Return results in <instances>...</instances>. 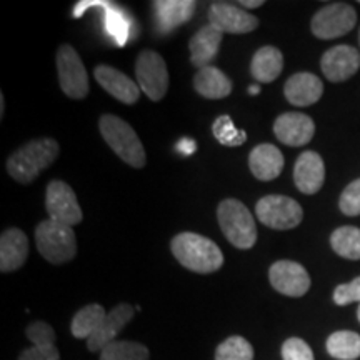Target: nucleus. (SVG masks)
Returning a JSON list of instances; mask_svg holds the SVG:
<instances>
[{
	"instance_id": "f257e3e1",
	"label": "nucleus",
	"mask_w": 360,
	"mask_h": 360,
	"mask_svg": "<svg viewBox=\"0 0 360 360\" xmlns=\"http://www.w3.org/2000/svg\"><path fill=\"white\" fill-rule=\"evenodd\" d=\"M177 262L195 274H214L224 265V254L214 240L195 232L177 233L170 242Z\"/></svg>"
},
{
	"instance_id": "f03ea898",
	"label": "nucleus",
	"mask_w": 360,
	"mask_h": 360,
	"mask_svg": "<svg viewBox=\"0 0 360 360\" xmlns=\"http://www.w3.org/2000/svg\"><path fill=\"white\" fill-rule=\"evenodd\" d=\"M60 154L57 141L51 137H40L17 148L7 160V172L19 184H32L40 172L51 167Z\"/></svg>"
},
{
	"instance_id": "7ed1b4c3",
	"label": "nucleus",
	"mask_w": 360,
	"mask_h": 360,
	"mask_svg": "<svg viewBox=\"0 0 360 360\" xmlns=\"http://www.w3.org/2000/svg\"><path fill=\"white\" fill-rule=\"evenodd\" d=\"M98 129L103 141L107 142L114 154L122 159L125 164H129L134 169L146 167L147 155L141 139L135 134V130L117 115L105 114L98 120Z\"/></svg>"
},
{
	"instance_id": "20e7f679",
	"label": "nucleus",
	"mask_w": 360,
	"mask_h": 360,
	"mask_svg": "<svg viewBox=\"0 0 360 360\" xmlns=\"http://www.w3.org/2000/svg\"><path fill=\"white\" fill-rule=\"evenodd\" d=\"M219 225L225 238L240 250H249L257 242V227L250 210L237 199H225L217 207Z\"/></svg>"
},
{
	"instance_id": "39448f33",
	"label": "nucleus",
	"mask_w": 360,
	"mask_h": 360,
	"mask_svg": "<svg viewBox=\"0 0 360 360\" xmlns=\"http://www.w3.org/2000/svg\"><path fill=\"white\" fill-rule=\"evenodd\" d=\"M35 242L40 255L53 265H62L74 260L77 254V238L74 227L56 222L49 219L44 220L35 229Z\"/></svg>"
},
{
	"instance_id": "423d86ee",
	"label": "nucleus",
	"mask_w": 360,
	"mask_h": 360,
	"mask_svg": "<svg viewBox=\"0 0 360 360\" xmlns=\"http://www.w3.org/2000/svg\"><path fill=\"white\" fill-rule=\"evenodd\" d=\"M58 85L67 97L74 101H82L89 96V77L84 62L74 47L64 44L58 47L56 56Z\"/></svg>"
},
{
	"instance_id": "0eeeda50",
	"label": "nucleus",
	"mask_w": 360,
	"mask_h": 360,
	"mask_svg": "<svg viewBox=\"0 0 360 360\" xmlns=\"http://www.w3.org/2000/svg\"><path fill=\"white\" fill-rule=\"evenodd\" d=\"M255 215L274 231H290L302 222L304 210L300 204L287 195H265L255 205Z\"/></svg>"
},
{
	"instance_id": "6e6552de",
	"label": "nucleus",
	"mask_w": 360,
	"mask_h": 360,
	"mask_svg": "<svg viewBox=\"0 0 360 360\" xmlns=\"http://www.w3.org/2000/svg\"><path fill=\"white\" fill-rule=\"evenodd\" d=\"M357 24V12L344 2L328 4L310 20V29L317 39L332 40L347 35Z\"/></svg>"
},
{
	"instance_id": "1a4fd4ad",
	"label": "nucleus",
	"mask_w": 360,
	"mask_h": 360,
	"mask_svg": "<svg viewBox=\"0 0 360 360\" xmlns=\"http://www.w3.org/2000/svg\"><path fill=\"white\" fill-rule=\"evenodd\" d=\"M137 85L150 101L159 102L169 90V72L160 53L143 51L135 62Z\"/></svg>"
},
{
	"instance_id": "9d476101",
	"label": "nucleus",
	"mask_w": 360,
	"mask_h": 360,
	"mask_svg": "<svg viewBox=\"0 0 360 360\" xmlns=\"http://www.w3.org/2000/svg\"><path fill=\"white\" fill-rule=\"evenodd\" d=\"M45 209L49 219L56 222L74 227L82 222V210H80L77 195L74 188L64 180H52L45 191Z\"/></svg>"
},
{
	"instance_id": "9b49d317",
	"label": "nucleus",
	"mask_w": 360,
	"mask_h": 360,
	"mask_svg": "<svg viewBox=\"0 0 360 360\" xmlns=\"http://www.w3.org/2000/svg\"><path fill=\"white\" fill-rule=\"evenodd\" d=\"M270 285L278 294L287 297H302L310 289V276L304 265L292 260H278L269 270Z\"/></svg>"
},
{
	"instance_id": "f8f14e48",
	"label": "nucleus",
	"mask_w": 360,
	"mask_h": 360,
	"mask_svg": "<svg viewBox=\"0 0 360 360\" xmlns=\"http://www.w3.org/2000/svg\"><path fill=\"white\" fill-rule=\"evenodd\" d=\"M209 24L222 34H249L259 27V19L229 2H214L209 8Z\"/></svg>"
},
{
	"instance_id": "ddd939ff",
	"label": "nucleus",
	"mask_w": 360,
	"mask_h": 360,
	"mask_svg": "<svg viewBox=\"0 0 360 360\" xmlns=\"http://www.w3.org/2000/svg\"><path fill=\"white\" fill-rule=\"evenodd\" d=\"M321 69L330 82H345L360 69V52L350 45H335L322 56Z\"/></svg>"
},
{
	"instance_id": "4468645a",
	"label": "nucleus",
	"mask_w": 360,
	"mask_h": 360,
	"mask_svg": "<svg viewBox=\"0 0 360 360\" xmlns=\"http://www.w3.org/2000/svg\"><path fill=\"white\" fill-rule=\"evenodd\" d=\"M274 134L285 146L302 147L314 139L315 124L309 115L300 112H285L274 122Z\"/></svg>"
},
{
	"instance_id": "2eb2a0df",
	"label": "nucleus",
	"mask_w": 360,
	"mask_h": 360,
	"mask_svg": "<svg viewBox=\"0 0 360 360\" xmlns=\"http://www.w3.org/2000/svg\"><path fill=\"white\" fill-rule=\"evenodd\" d=\"M134 314L135 309L129 304H119L117 307L112 309L105 315V319H103L101 327L96 330V334L87 340V347L90 352H102L107 345L115 342V337L132 321Z\"/></svg>"
},
{
	"instance_id": "dca6fc26",
	"label": "nucleus",
	"mask_w": 360,
	"mask_h": 360,
	"mask_svg": "<svg viewBox=\"0 0 360 360\" xmlns=\"http://www.w3.org/2000/svg\"><path fill=\"white\" fill-rule=\"evenodd\" d=\"M295 187L305 195H314L326 182V164L317 152L307 150L299 155L294 167Z\"/></svg>"
},
{
	"instance_id": "f3484780",
	"label": "nucleus",
	"mask_w": 360,
	"mask_h": 360,
	"mask_svg": "<svg viewBox=\"0 0 360 360\" xmlns=\"http://www.w3.org/2000/svg\"><path fill=\"white\" fill-rule=\"evenodd\" d=\"M94 77L105 92H109L119 102L134 105L141 97V87L132 79L127 77L124 72L117 70L114 67L97 65L94 70Z\"/></svg>"
},
{
	"instance_id": "a211bd4d",
	"label": "nucleus",
	"mask_w": 360,
	"mask_h": 360,
	"mask_svg": "<svg viewBox=\"0 0 360 360\" xmlns=\"http://www.w3.org/2000/svg\"><path fill=\"white\" fill-rule=\"evenodd\" d=\"M32 347L25 349L19 360H60V352L56 345V332L45 322H32L25 330Z\"/></svg>"
},
{
	"instance_id": "6ab92c4d",
	"label": "nucleus",
	"mask_w": 360,
	"mask_h": 360,
	"mask_svg": "<svg viewBox=\"0 0 360 360\" xmlns=\"http://www.w3.org/2000/svg\"><path fill=\"white\" fill-rule=\"evenodd\" d=\"M283 94L287 101L295 107H309L321 101L323 94V84L317 75L310 72L294 74L283 85Z\"/></svg>"
},
{
	"instance_id": "aec40b11",
	"label": "nucleus",
	"mask_w": 360,
	"mask_h": 360,
	"mask_svg": "<svg viewBox=\"0 0 360 360\" xmlns=\"http://www.w3.org/2000/svg\"><path fill=\"white\" fill-rule=\"evenodd\" d=\"M224 34L214 25L207 24L202 29L193 34V37L188 42V51H191V62L197 69H205L210 65V62L217 57L220 44H222Z\"/></svg>"
},
{
	"instance_id": "412c9836",
	"label": "nucleus",
	"mask_w": 360,
	"mask_h": 360,
	"mask_svg": "<svg viewBox=\"0 0 360 360\" xmlns=\"http://www.w3.org/2000/svg\"><path fill=\"white\" fill-rule=\"evenodd\" d=\"M29 255V238L20 229H7L0 237V270L4 274L19 270Z\"/></svg>"
},
{
	"instance_id": "4be33fe9",
	"label": "nucleus",
	"mask_w": 360,
	"mask_h": 360,
	"mask_svg": "<svg viewBox=\"0 0 360 360\" xmlns=\"http://www.w3.org/2000/svg\"><path fill=\"white\" fill-rule=\"evenodd\" d=\"M195 7L197 4L192 0H157L154 2V12L159 32L167 34L187 24L195 12Z\"/></svg>"
},
{
	"instance_id": "5701e85b",
	"label": "nucleus",
	"mask_w": 360,
	"mask_h": 360,
	"mask_svg": "<svg viewBox=\"0 0 360 360\" xmlns=\"http://www.w3.org/2000/svg\"><path fill=\"white\" fill-rule=\"evenodd\" d=\"M283 164H285V160H283L282 152L272 143H260L249 155L250 172L262 182L277 179L282 174Z\"/></svg>"
},
{
	"instance_id": "b1692460",
	"label": "nucleus",
	"mask_w": 360,
	"mask_h": 360,
	"mask_svg": "<svg viewBox=\"0 0 360 360\" xmlns=\"http://www.w3.org/2000/svg\"><path fill=\"white\" fill-rule=\"evenodd\" d=\"M232 80L214 65L200 69L195 74V77H193V89L202 97L210 98V101H219V98L229 97L232 92Z\"/></svg>"
},
{
	"instance_id": "393cba45",
	"label": "nucleus",
	"mask_w": 360,
	"mask_h": 360,
	"mask_svg": "<svg viewBox=\"0 0 360 360\" xmlns=\"http://www.w3.org/2000/svg\"><path fill=\"white\" fill-rule=\"evenodd\" d=\"M283 69V56L277 47L267 45V47H260L255 56L252 57L250 72L260 84H269L278 79Z\"/></svg>"
},
{
	"instance_id": "a878e982",
	"label": "nucleus",
	"mask_w": 360,
	"mask_h": 360,
	"mask_svg": "<svg viewBox=\"0 0 360 360\" xmlns=\"http://www.w3.org/2000/svg\"><path fill=\"white\" fill-rule=\"evenodd\" d=\"M105 309L98 304H90L85 305L84 309H80L77 314L74 315L70 323V332L75 339H90L98 327L103 319H105Z\"/></svg>"
},
{
	"instance_id": "bb28decb",
	"label": "nucleus",
	"mask_w": 360,
	"mask_h": 360,
	"mask_svg": "<svg viewBox=\"0 0 360 360\" xmlns=\"http://www.w3.org/2000/svg\"><path fill=\"white\" fill-rule=\"evenodd\" d=\"M330 245L340 257L360 260V229L352 227V225L335 229L330 236Z\"/></svg>"
},
{
	"instance_id": "cd10ccee",
	"label": "nucleus",
	"mask_w": 360,
	"mask_h": 360,
	"mask_svg": "<svg viewBox=\"0 0 360 360\" xmlns=\"http://www.w3.org/2000/svg\"><path fill=\"white\" fill-rule=\"evenodd\" d=\"M327 352L339 360H355L360 357V335L350 330L334 332L327 339Z\"/></svg>"
},
{
	"instance_id": "c85d7f7f",
	"label": "nucleus",
	"mask_w": 360,
	"mask_h": 360,
	"mask_svg": "<svg viewBox=\"0 0 360 360\" xmlns=\"http://www.w3.org/2000/svg\"><path fill=\"white\" fill-rule=\"evenodd\" d=\"M146 345L132 340H115L101 352V360H148Z\"/></svg>"
},
{
	"instance_id": "c756f323",
	"label": "nucleus",
	"mask_w": 360,
	"mask_h": 360,
	"mask_svg": "<svg viewBox=\"0 0 360 360\" xmlns=\"http://www.w3.org/2000/svg\"><path fill=\"white\" fill-rule=\"evenodd\" d=\"M215 360H254V349L244 337H229L215 350Z\"/></svg>"
},
{
	"instance_id": "7c9ffc66",
	"label": "nucleus",
	"mask_w": 360,
	"mask_h": 360,
	"mask_svg": "<svg viewBox=\"0 0 360 360\" xmlns=\"http://www.w3.org/2000/svg\"><path fill=\"white\" fill-rule=\"evenodd\" d=\"M214 137L225 147H238L247 141V132L238 130L229 115H220L212 125Z\"/></svg>"
},
{
	"instance_id": "2f4dec72",
	"label": "nucleus",
	"mask_w": 360,
	"mask_h": 360,
	"mask_svg": "<svg viewBox=\"0 0 360 360\" xmlns=\"http://www.w3.org/2000/svg\"><path fill=\"white\" fill-rule=\"evenodd\" d=\"M340 212L349 215V217H357L360 215V179L350 182L344 192L340 193L339 200Z\"/></svg>"
},
{
	"instance_id": "473e14b6",
	"label": "nucleus",
	"mask_w": 360,
	"mask_h": 360,
	"mask_svg": "<svg viewBox=\"0 0 360 360\" xmlns=\"http://www.w3.org/2000/svg\"><path fill=\"white\" fill-rule=\"evenodd\" d=\"M282 359L283 360H315L312 349L302 339H287L282 345Z\"/></svg>"
},
{
	"instance_id": "72a5a7b5",
	"label": "nucleus",
	"mask_w": 360,
	"mask_h": 360,
	"mask_svg": "<svg viewBox=\"0 0 360 360\" xmlns=\"http://www.w3.org/2000/svg\"><path fill=\"white\" fill-rule=\"evenodd\" d=\"M334 302L340 307L344 305L360 302V277L354 278L349 283H340L334 290Z\"/></svg>"
},
{
	"instance_id": "f704fd0d",
	"label": "nucleus",
	"mask_w": 360,
	"mask_h": 360,
	"mask_svg": "<svg viewBox=\"0 0 360 360\" xmlns=\"http://www.w3.org/2000/svg\"><path fill=\"white\" fill-rule=\"evenodd\" d=\"M238 6L247 7V8H257V7L264 6V0H242Z\"/></svg>"
},
{
	"instance_id": "c9c22d12",
	"label": "nucleus",
	"mask_w": 360,
	"mask_h": 360,
	"mask_svg": "<svg viewBox=\"0 0 360 360\" xmlns=\"http://www.w3.org/2000/svg\"><path fill=\"white\" fill-rule=\"evenodd\" d=\"M179 147L184 148V150H186V154H192V150H195V143H192L188 141H182Z\"/></svg>"
},
{
	"instance_id": "e433bc0d",
	"label": "nucleus",
	"mask_w": 360,
	"mask_h": 360,
	"mask_svg": "<svg viewBox=\"0 0 360 360\" xmlns=\"http://www.w3.org/2000/svg\"><path fill=\"white\" fill-rule=\"evenodd\" d=\"M249 94H250V96H257V94H260V87H259V85H250V87H249Z\"/></svg>"
},
{
	"instance_id": "4c0bfd02",
	"label": "nucleus",
	"mask_w": 360,
	"mask_h": 360,
	"mask_svg": "<svg viewBox=\"0 0 360 360\" xmlns=\"http://www.w3.org/2000/svg\"><path fill=\"white\" fill-rule=\"evenodd\" d=\"M6 112V101H4V96H0V115H4Z\"/></svg>"
},
{
	"instance_id": "58836bf2",
	"label": "nucleus",
	"mask_w": 360,
	"mask_h": 360,
	"mask_svg": "<svg viewBox=\"0 0 360 360\" xmlns=\"http://www.w3.org/2000/svg\"><path fill=\"white\" fill-rule=\"evenodd\" d=\"M357 317H359V322H360V305H359V310H357Z\"/></svg>"
},
{
	"instance_id": "ea45409f",
	"label": "nucleus",
	"mask_w": 360,
	"mask_h": 360,
	"mask_svg": "<svg viewBox=\"0 0 360 360\" xmlns=\"http://www.w3.org/2000/svg\"><path fill=\"white\" fill-rule=\"evenodd\" d=\"M359 42H360V32H359Z\"/></svg>"
}]
</instances>
